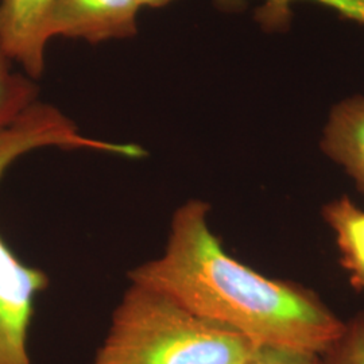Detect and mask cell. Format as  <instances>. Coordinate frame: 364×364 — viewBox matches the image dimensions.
I'll return each mask as SVG.
<instances>
[{
  "label": "cell",
  "instance_id": "cell-1",
  "mask_svg": "<svg viewBox=\"0 0 364 364\" xmlns=\"http://www.w3.org/2000/svg\"><path fill=\"white\" fill-rule=\"evenodd\" d=\"M208 213L201 200L176 209L162 254L132 269L131 284L169 294L257 347L324 355L346 323L311 293L228 255L209 227Z\"/></svg>",
  "mask_w": 364,
  "mask_h": 364
},
{
  "label": "cell",
  "instance_id": "cell-2",
  "mask_svg": "<svg viewBox=\"0 0 364 364\" xmlns=\"http://www.w3.org/2000/svg\"><path fill=\"white\" fill-rule=\"evenodd\" d=\"M257 348L169 294L131 284L90 364H248Z\"/></svg>",
  "mask_w": 364,
  "mask_h": 364
},
{
  "label": "cell",
  "instance_id": "cell-3",
  "mask_svg": "<svg viewBox=\"0 0 364 364\" xmlns=\"http://www.w3.org/2000/svg\"><path fill=\"white\" fill-rule=\"evenodd\" d=\"M42 147L103 153L107 144L81 134L58 108L37 102L0 130V178L19 156ZM48 287V275L25 264L0 236V364H33L28 331L34 301Z\"/></svg>",
  "mask_w": 364,
  "mask_h": 364
},
{
  "label": "cell",
  "instance_id": "cell-4",
  "mask_svg": "<svg viewBox=\"0 0 364 364\" xmlns=\"http://www.w3.org/2000/svg\"><path fill=\"white\" fill-rule=\"evenodd\" d=\"M139 9L138 0H57L49 34L90 43L131 38L138 31Z\"/></svg>",
  "mask_w": 364,
  "mask_h": 364
},
{
  "label": "cell",
  "instance_id": "cell-5",
  "mask_svg": "<svg viewBox=\"0 0 364 364\" xmlns=\"http://www.w3.org/2000/svg\"><path fill=\"white\" fill-rule=\"evenodd\" d=\"M57 0H0V50L33 80L42 76Z\"/></svg>",
  "mask_w": 364,
  "mask_h": 364
},
{
  "label": "cell",
  "instance_id": "cell-6",
  "mask_svg": "<svg viewBox=\"0 0 364 364\" xmlns=\"http://www.w3.org/2000/svg\"><path fill=\"white\" fill-rule=\"evenodd\" d=\"M321 147L364 192V96L344 99L332 108Z\"/></svg>",
  "mask_w": 364,
  "mask_h": 364
},
{
  "label": "cell",
  "instance_id": "cell-7",
  "mask_svg": "<svg viewBox=\"0 0 364 364\" xmlns=\"http://www.w3.org/2000/svg\"><path fill=\"white\" fill-rule=\"evenodd\" d=\"M324 218L336 234L341 263L352 285L364 291V210L344 196L326 205Z\"/></svg>",
  "mask_w": 364,
  "mask_h": 364
},
{
  "label": "cell",
  "instance_id": "cell-8",
  "mask_svg": "<svg viewBox=\"0 0 364 364\" xmlns=\"http://www.w3.org/2000/svg\"><path fill=\"white\" fill-rule=\"evenodd\" d=\"M38 87L27 75L13 70V61L0 50V130L38 102Z\"/></svg>",
  "mask_w": 364,
  "mask_h": 364
},
{
  "label": "cell",
  "instance_id": "cell-9",
  "mask_svg": "<svg viewBox=\"0 0 364 364\" xmlns=\"http://www.w3.org/2000/svg\"><path fill=\"white\" fill-rule=\"evenodd\" d=\"M326 364H364V313L344 324V329L323 355Z\"/></svg>",
  "mask_w": 364,
  "mask_h": 364
},
{
  "label": "cell",
  "instance_id": "cell-10",
  "mask_svg": "<svg viewBox=\"0 0 364 364\" xmlns=\"http://www.w3.org/2000/svg\"><path fill=\"white\" fill-rule=\"evenodd\" d=\"M259 16L263 22H272L287 13L289 6L299 1H312L335 10L343 16L364 25V0H263Z\"/></svg>",
  "mask_w": 364,
  "mask_h": 364
},
{
  "label": "cell",
  "instance_id": "cell-11",
  "mask_svg": "<svg viewBox=\"0 0 364 364\" xmlns=\"http://www.w3.org/2000/svg\"><path fill=\"white\" fill-rule=\"evenodd\" d=\"M248 364H326L323 355L284 348L258 347Z\"/></svg>",
  "mask_w": 364,
  "mask_h": 364
},
{
  "label": "cell",
  "instance_id": "cell-12",
  "mask_svg": "<svg viewBox=\"0 0 364 364\" xmlns=\"http://www.w3.org/2000/svg\"><path fill=\"white\" fill-rule=\"evenodd\" d=\"M173 0H138V3L142 6H147V7H153V9H159L164 7L166 4L171 3Z\"/></svg>",
  "mask_w": 364,
  "mask_h": 364
}]
</instances>
